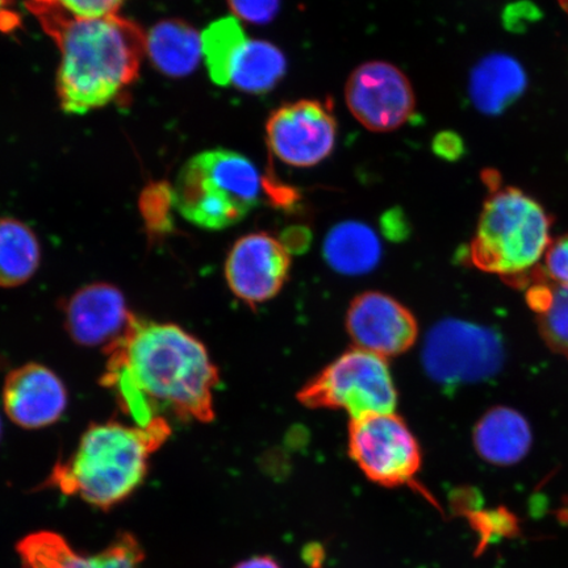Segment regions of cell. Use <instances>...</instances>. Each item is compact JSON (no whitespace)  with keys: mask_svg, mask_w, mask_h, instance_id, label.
Segmentation results:
<instances>
[{"mask_svg":"<svg viewBox=\"0 0 568 568\" xmlns=\"http://www.w3.org/2000/svg\"><path fill=\"white\" fill-rule=\"evenodd\" d=\"M104 353L101 383L134 424L146 426L168 415L196 423L215 418L217 367L202 341L180 325L132 315Z\"/></svg>","mask_w":568,"mask_h":568,"instance_id":"6da1fadb","label":"cell"},{"mask_svg":"<svg viewBox=\"0 0 568 568\" xmlns=\"http://www.w3.org/2000/svg\"><path fill=\"white\" fill-rule=\"evenodd\" d=\"M28 9L61 52L57 95L62 110L83 115L115 101L136 81L146 34L116 16H74L55 0H28Z\"/></svg>","mask_w":568,"mask_h":568,"instance_id":"7a4b0ae2","label":"cell"},{"mask_svg":"<svg viewBox=\"0 0 568 568\" xmlns=\"http://www.w3.org/2000/svg\"><path fill=\"white\" fill-rule=\"evenodd\" d=\"M172 435L168 418L146 426L119 422L92 424L71 456L57 464L45 485L110 509L145 480L149 460Z\"/></svg>","mask_w":568,"mask_h":568,"instance_id":"3957f363","label":"cell"},{"mask_svg":"<svg viewBox=\"0 0 568 568\" xmlns=\"http://www.w3.org/2000/svg\"><path fill=\"white\" fill-rule=\"evenodd\" d=\"M486 182L491 193L483 205L465 258L480 272L500 276L509 286L525 290L551 244V217L523 190L501 187L495 173L486 174Z\"/></svg>","mask_w":568,"mask_h":568,"instance_id":"277c9868","label":"cell"},{"mask_svg":"<svg viewBox=\"0 0 568 568\" xmlns=\"http://www.w3.org/2000/svg\"><path fill=\"white\" fill-rule=\"evenodd\" d=\"M265 187L251 160L215 149L194 155L181 169L172 187L173 207L201 229L225 230L257 207Z\"/></svg>","mask_w":568,"mask_h":568,"instance_id":"5b68a950","label":"cell"},{"mask_svg":"<svg viewBox=\"0 0 568 568\" xmlns=\"http://www.w3.org/2000/svg\"><path fill=\"white\" fill-rule=\"evenodd\" d=\"M297 400L312 409H343L354 420L394 412L397 393L387 359L354 347L310 381Z\"/></svg>","mask_w":568,"mask_h":568,"instance_id":"8992f818","label":"cell"},{"mask_svg":"<svg viewBox=\"0 0 568 568\" xmlns=\"http://www.w3.org/2000/svg\"><path fill=\"white\" fill-rule=\"evenodd\" d=\"M506 362V346L489 326L446 318L425 338L426 374L445 387L470 385L494 378Z\"/></svg>","mask_w":568,"mask_h":568,"instance_id":"52a82bcc","label":"cell"},{"mask_svg":"<svg viewBox=\"0 0 568 568\" xmlns=\"http://www.w3.org/2000/svg\"><path fill=\"white\" fill-rule=\"evenodd\" d=\"M349 454L368 479L386 487L412 485L422 468V450L395 412L354 418Z\"/></svg>","mask_w":568,"mask_h":568,"instance_id":"ba28073f","label":"cell"},{"mask_svg":"<svg viewBox=\"0 0 568 568\" xmlns=\"http://www.w3.org/2000/svg\"><path fill=\"white\" fill-rule=\"evenodd\" d=\"M337 123L329 101L303 99L284 104L266 124V141L276 159L294 168H312L335 151Z\"/></svg>","mask_w":568,"mask_h":568,"instance_id":"9c48e42d","label":"cell"},{"mask_svg":"<svg viewBox=\"0 0 568 568\" xmlns=\"http://www.w3.org/2000/svg\"><path fill=\"white\" fill-rule=\"evenodd\" d=\"M345 98L352 115L373 132L397 130L414 116L416 98L406 74L393 63L371 61L347 80Z\"/></svg>","mask_w":568,"mask_h":568,"instance_id":"30bf717a","label":"cell"},{"mask_svg":"<svg viewBox=\"0 0 568 568\" xmlns=\"http://www.w3.org/2000/svg\"><path fill=\"white\" fill-rule=\"evenodd\" d=\"M290 252L267 233H251L233 245L225 262V280L240 301L258 305L273 300L288 278Z\"/></svg>","mask_w":568,"mask_h":568,"instance_id":"8fae6325","label":"cell"},{"mask_svg":"<svg viewBox=\"0 0 568 568\" xmlns=\"http://www.w3.org/2000/svg\"><path fill=\"white\" fill-rule=\"evenodd\" d=\"M355 345L383 358L407 352L418 336L412 312L386 294L365 293L352 302L346 317Z\"/></svg>","mask_w":568,"mask_h":568,"instance_id":"7c38bea8","label":"cell"},{"mask_svg":"<svg viewBox=\"0 0 568 568\" xmlns=\"http://www.w3.org/2000/svg\"><path fill=\"white\" fill-rule=\"evenodd\" d=\"M63 326L77 345L106 347L122 336L131 311L122 291L111 283H90L63 304Z\"/></svg>","mask_w":568,"mask_h":568,"instance_id":"4fadbf2b","label":"cell"},{"mask_svg":"<svg viewBox=\"0 0 568 568\" xmlns=\"http://www.w3.org/2000/svg\"><path fill=\"white\" fill-rule=\"evenodd\" d=\"M2 397L7 417L20 428L30 430L59 422L69 400L60 376L34 362L6 376Z\"/></svg>","mask_w":568,"mask_h":568,"instance_id":"5bb4252c","label":"cell"},{"mask_svg":"<svg viewBox=\"0 0 568 568\" xmlns=\"http://www.w3.org/2000/svg\"><path fill=\"white\" fill-rule=\"evenodd\" d=\"M23 568H144V552L124 535L97 554H80L51 531L34 532L19 545Z\"/></svg>","mask_w":568,"mask_h":568,"instance_id":"9a60e30c","label":"cell"},{"mask_svg":"<svg viewBox=\"0 0 568 568\" xmlns=\"http://www.w3.org/2000/svg\"><path fill=\"white\" fill-rule=\"evenodd\" d=\"M474 447L483 460L495 466L520 464L531 449L532 432L527 417L509 407L486 412L474 428Z\"/></svg>","mask_w":568,"mask_h":568,"instance_id":"2e32d148","label":"cell"},{"mask_svg":"<svg viewBox=\"0 0 568 568\" xmlns=\"http://www.w3.org/2000/svg\"><path fill=\"white\" fill-rule=\"evenodd\" d=\"M528 87L527 73L514 57L495 53L473 69L468 94L475 109L488 116L500 115Z\"/></svg>","mask_w":568,"mask_h":568,"instance_id":"e0dca14e","label":"cell"},{"mask_svg":"<svg viewBox=\"0 0 568 568\" xmlns=\"http://www.w3.org/2000/svg\"><path fill=\"white\" fill-rule=\"evenodd\" d=\"M145 52L162 74L194 73L202 55V34L181 20H165L146 34Z\"/></svg>","mask_w":568,"mask_h":568,"instance_id":"ac0fdd59","label":"cell"},{"mask_svg":"<svg viewBox=\"0 0 568 568\" xmlns=\"http://www.w3.org/2000/svg\"><path fill=\"white\" fill-rule=\"evenodd\" d=\"M324 257L339 274L371 273L382 257L381 240L378 234L364 223H339L333 226L324 241Z\"/></svg>","mask_w":568,"mask_h":568,"instance_id":"d6986e66","label":"cell"},{"mask_svg":"<svg viewBox=\"0 0 568 568\" xmlns=\"http://www.w3.org/2000/svg\"><path fill=\"white\" fill-rule=\"evenodd\" d=\"M40 262V241L30 226L17 219H0V287L23 286Z\"/></svg>","mask_w":568,"mask_h":568,"instance_id":"ffe728a7","label":"cell"},{"mask_svg":"<svg viewBox=\"0 0 568 568\" xmlns=\"http://www.w3.org/2000/svg\"><path fill=\"white\" fill-rule=\"evenodd\" d=\"M286 70V57L278 47L247 39L234 61L231 84L246 94L264 95L282 81Z\"/></svg>","mask_w":568,"mask_h":568,"instance_id":"44dd1931","label":"cell"},{"mask_svg":"<svg viewBox=\"0 0 568 568\" xmlns=\"http://www.w3.org/2000/svg\"><path fill=\"white\" fill-rule=\"evenodd\" d=\"M527 302L546 346L568 359V290L535 282L527 288Z\"/></svg>","mask_w":568,"mask_h":568,"instance_id":"7402d4cb","label":"cell"},{"mask_svg":"<svg viewBox=\"0 0 568 568\" xmlns=\"http://www.w3.org/2000/svg\"><path fill=\"white\" fill-rule=\"evenodd\" d=\"M247 41L236 18L213 21L202 33V55L210 78L217 87H229L234 61Z\"/></svg>","mask_w":568,"mask_h":568,"instance_id":"603a6c76","label":"cell"},{"mask_svg":"<svg viewBox=\"0 0 568 568\" xmlns=\"http://www.w3.org/2000/svg\"><path fill=\"white\" fill-rule=\"evenodd\" d=\"M535 282H548L551 286L568 290V233L551 241L541 266L531 274L527 288Z\"/></svg>","mask_w":568,"mask_h":568,"instance_id":"cb8c5ba5","label":"cell"},{"mask_svg":"<svg viewBox=\"0 0 568 568\" xmlns=\"http://www.w3.org/2000/svg\"><path fill=\"white\" fill-rule=\"evenodd\" d=\"M234 17L252 24H267L281 9V0H229Z\"/></svg>","mask_w":568,"mask_h":568,"instance_id":"d4e9b609","label":"cell"},{"mask_svg":"<svg viewBox=\"0 0 568 568\" xmlns=\"http://www.w3.org/2000/svg\"><path fill=\"white\" fill-rule=\"evenodd\" d=\"M63 9L83 18L116 16L125 0H55Z\"/></svg>","mask_w":568,"mask_h":568,"instance_id":"484cf974","label":"cell"},{"mask_svg":"<svg viewBox=\"0 0 568 568\" xmlns=\"http://www.w3.org/2000/svg\"><path fill=\"white\" fill-rule=\"evenodd\" d=\"M433 149L439 158L450 161L458 160L464 154V141L456 133L444 132L438 134L433 142Z\"/></svg>","mask_w":568,"mask_h":568,"instance_id":"4316f807","label":"cell"},{"mask_svg":"<svg viewBox=\"0 0 568 568\" xmlns=\"http://www.w3.org/2000/svg\"><path fill=\"white\" fill-rule=\"evenodd\" d=\"M234 568H281L273 558L270 557H254L244 560Z\"/></svg>","mask_w":568,"mask_h":568,"instance_id":"83f0119b","label":"cell"},{"mask_svg":"<svg viewBox=\"0 0 568 568\" xmlns=\"http://www.w3.org/2000/svg\"><path fill=\"white\" fill-rule=\"evenodd\" d=\"M10 0H0V18L4 16L7 11H9Z\"/></svg>","mask_w":568,"mask_h":568,"instance_id":"f1b7e54d","label":"cell"},{"mask_svg":"<svg viewBox=\"0 0 568 568\" xmlns=\"http://www.w3.org/2000/svg\"><path fill=\"white\" fill-rule=\"evenodd\" d=\"M0 438H2V420H0Z\"/></svg>","mask_w":568,"mask_h":568,"instance_id":"f546056e","label":"cell"}]
</instances>
